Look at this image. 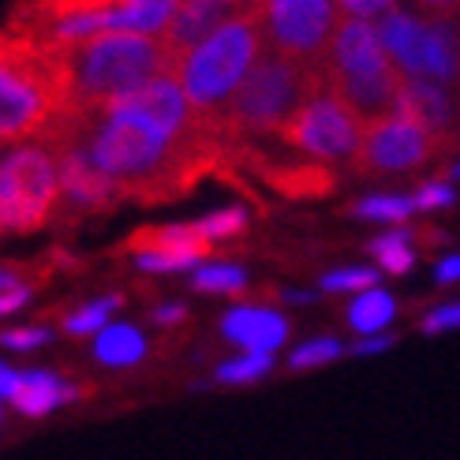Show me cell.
I'll return each mask as SVG.
<instances>
[{"label":"cell","mask_w":460,"mask_h":460,"mask_svg":"<svg viewBox=\"0 0 460 460\" xmlns=\"http://www.w3.org/2000/svg\"><path fill=\"white\" fill-rule=\"evenodd\" d=\"M322 288L326 292H367V288H378V273L367 270V266H352V270H333L322 278Z\"/></svg>","instance_id":"26"},{"label":"cell","mask_w":460,"mask_h":460,"mask_svg":"<svg viewBox=\"0 0 460 460\" xmlns=\"http://www.w3.org/2000/svg\"><path fill=\"white\" fill-rule=\"evenodd\" d=\"M411 236L408 233H385L371 243V255L378 259V266L385 273H408L411 262H416V255H411Z\"/></svg>","instance_id":"23"},{"label":"cell","mask_w":460,"mask_h":460,"mask_svg":"<svg viewBox=\"0 0 460 460\" xmlns=\"http://www.w3.org/2000/svg\"><path fill=\"white\" fill-rule=\"evenodd\" d=\"M146 356V337L131 322H109L102 333H94V359L105 367H135Z\"/></svg>","instance_id":"18"},{"label":"cell","mask_w":460,"mask_h":460,"mask_svg":"<svg viewBox=\"0 0 460 460\" xmlns=\"http://www.w3.org/2000/svg\"><path fill=\"white\" fill-rule=\"evenodd\" d=\"M0 420H4V411H0Z\"/></svg>","instance_id":"40"},{"label":"cell","mask_w":460,"mask_h":460,"mask_svg":"<svg viewBox=\"0 0 460 460\" xmlns=\"http://www.w3.org/2000/svg\"><path fill=\"white\" fill-rule=\"evenodd\" d=\"M378 38L385 45V53L394 57V64L411 79L449 83L460 75V53H456V41L446 27L420 22L416 15L389 8L378 22Z\"/></svg>","instance_id":"10"},{"label":"cell","mask_w":460,"mask_h":460,"mask_svg":"<svg viewBox=\"0 0 460 460\" xmlns=\"http://www.w3.org/2000/svg\"><path fill=\"white\" fill-rule=\"evenodd\" d=\"M337 0H259L262 34L273 53L322 64L341 27Z\"/></svg>","instance_id":"8"},{"label":"cell","mask_w":460,"mask_h":460,"mask_svg":"<svg viewBox=\"0 0 460 460\" xmlns=\"http://www.w3.org/2000/svg\"><path fill=\"white\" fill-rule=\"evenodd\" d=\"M460 330V304H446L423 318V333H449Z\"/></svg>","instance_id":"29"},{"label":"cell","mask_w":460,"mask_h":460,"mask_svg":"<svg viewBox=\"0 0 460 460\" xmlns=\"http://www.w3.org/2000/svg\"><path fill=\"white\" fill-rule=\"evenodd\" d=\"M278 135L292 150H300L307 157L341 161V157H352L359 150L363 117L337 94L333 86H322Z\"/></svg>","instance_id":"9"},{"label":"cell","mask_w":460,"mask_h":460,"mask_svg":"<svg viewBox=\"0 0 460 460\" xmlns=\"http://www.w3.org/2000/svg\"><path fill=\"white\" fill-rule=\"evenodd\" d=\"M385 349H394V337H389V333H371V337H359V341L352 344L356 356H378V352H385Z\"/></svg>","instance_id":"32"},{"label":"cell","mask_w":460,"mask_h":460,"mask_svg":"<svg viewBox=\"0 0 460 460\" xmlns=\"http://www.w3.org/2000/svg\"><path fill=\"white\" fill-rule=\"evenodd\" d=\"M117 307H120V296H102V300H90V304H83L79 311H72L64 318V333H72V337L102 333Z\"/></svg>","instance_id":"20"},{"label":"cell","mask_w":460,"mask_h":460,"mask_svg":"<svg viewBox=\"0 0 460 460\" xmlns=\"http://www.w3.org/2000/svg\"><path fill=\"white\" fill-rule=\"evenodd\" d=\"M154 318L161 322V326H172V322L183 318V307H180V304H165V307H157V311H154Z\"/></svg>","instance_id":"36"},{"label":"cell","mask_w":460,"mask_h":460,"mask_svg":"<svg viewBox=\"0 0 460 460\" xmlns=\"http://www.w3.org/2000/svg\"><path fill=\"white\" fill-rule=\"evenodd\" d=\"M326 79L363 120H378L394 112L404 72L385 53L378 27L359 15H344L326 53Z\"/></svg>","instance_id":"6"},{"label":"cell","mask_w":460,"mask_h":460,"mask_svg":"<svg viewBox=\"0 0 460 460\" xmlns=\"http://www.w3.org/2000/svg\"><path fill=\"white\" fill-rule=\"evenodd\" d=\"M41 143L53 150L79 146L90 165L105 172L124 195L146 202L188 191L214 154L210 128L183 135L120 102L98 112H64L41 131Z\"/></svg>","instance_id":"1"},{"label":"cell","mask_w":460,"mask_h":460,"mask_svg":"<svg viewBox=\"0 0 460 460\" xmlns=\"http://www.w3.org/2000/svg\"><path fill=\"white\" fill-rule=\"evenodd\" d=\"M273 371V356L270 352H240L236 359H225L217 367V382L225 385H247V382H259Z\"/></svg>","instance_id":"22"},{"label":"cell","mask_w":460,"mask_h":460,"mask_svg":"<svg viewBox=\"0 0 460 460\" xmlns=\"http://www.w3.org/2000/svg\"><path fill=\"white\" fill-rule=\"evenodd\" d=\"M416 210V199H401V195H371L356 206L359 217H375V221H404Z\"/></svg>","instance_id":"25"},{"label":"cell","mask_w":460,"mask_h":460,"mask_svg":"<svg viewBox=\"0 0 460 460\" xmlns=\"http://www.w3.org/2000/svg\"><path fill=\"white\" fill-rule=\"evenodd\" d=\"M131 251H161V255H180V259H195L202 262L210 240L202 236L199 225H157V228H139L131 236Z\"/></svg>","instance_id":"17"},{"label":"cell","mask_w":460,"mask_h":460,"mask_svg":"<svg viewBox=\"0 0 460 460\" xmlns=\"http://www.w3.org/2000/svg\"><path fill=\"white\" fill-rule=\"evenodd\" d=\"M397 314V300L382 288H367L359 292L352 307H349V326L359 333V337H371V333H385V326L394 322Z\"/></svg>","instance_id":"19"},{"label":"cell","mask_w":460,"mask_h":460,"mask_svg":"<svg viewBox=\"0 0 460 460\" xmlns=\"http://www.w3.org/2000/svg\"><path fill=\"white\" fill-rule=\"evenodd\" d=\"M12 288H19V278H15L12 270L0 266V292H12Z\"/></svg>","instance_id":"37"},{"label":"cell","mask_w":460,"mask_h":460,"mask_svg":"<svg viewBox=\"0 0 460 460\" xmlns=\"http://www.w3.org/2000/svg\"><path fill=\"white\" fill-rule=\"evenodd\" d=\"M60 195H67V202L83 206V210H98V206L124 199V191L90 165V157L79 146L60 150Z\"/></svg>","instance_id":"12"},{"label":"cell","mask_w":460,"mask_h":460,"mask_svg":"<svg viewBox=\"0 0 460 460\" xmlns=\"http://www.w3.org/2000/svg\"><path fill=\"white\" fill-rule=\"evenodd\" d=\"M322 86H330L326 64H307L285 53H266L251 67V75L240 83L210 128H233V131H281L296 112H300Z\"/></svg>","instance_id":"5"},{"label":"cell","mask_w":460,"mask_h":460,"mask_svg":"<svg viewBox=\"0 0 460 460\" xmlns=\"http://www.w3.org/2000/svg\"><path fill=\"white\" fill-rule=\"evenodd\" d=\"M19 375H22V371H12L8 363H0V401H12L15 385H19Z\"/></svg>","instance_id":"34"},{"label":"cell","mask_w":460,"mask_h":460,"mask_svg":"<svg viewBox=\"0 0 460 460\" xmlns=\"http://www.w3.org/2000/svg\"><path fill=\"white\" fill-rule=\"evenodd\" d=\"M27 300H31V288H27V285H19V288H12V292H0V318L15 314Z\"/></svg>","instance_id":"33"},{"label":"cell","mask_w":460,"mask_h":460,"mask_svg":"<svg viewBox=\"0 0 460 460\" xmlns=\"http://www.w3.org/2000/svg\"><path fill=\"white\" fill-rule=\"evenodd\" d=\"M228 4L233 0H180L172 22L165 27V45L172 49L176 64L183 53H191L202 38H210L228 19Z\"/></svg>","instance_id":"14"},{"label":"cell","mask_w":460,"mask_h":460,"mask_svg":"<svg viewBox=\"0 0 460 460\" xmlns=\"http://www.w3.org/2000/svg\"><path fill=\"white\" fill-rule=\"evenodd\" d=\"M423 4H427V8H434V12H446V8H453V4H456V0H423Z\"/></svg>","instance_id":"38"},{"label":"cell","mask_w":460,"mask_h":460,"mask_svg":"<svg viewBox=\"0 0 460 460\" xmlns=\"http://www.w3.org/2000/svg\"><path fill=\"white\" fill-rule=\"evenodd\" d=\"M394 112H401V117L423 124L427 131L442 135V139H446V131H449V98L434 83H427V79L404 75V83L397 90V102H394Z\"/></svg>","instance_id":"16"},{"label":"cell","mask_w":460,"mask_h":460,"mask_svg":"<svg viewBox=\"0 0 460 460\" xmlns=\"http://www.w3.org/2000/svg\"><path fill=\"white\" fill-rule=\"evenodd\" d=\"M49 330L45 326H31V330H4L0 333V344L4 349H12V352H34V349H45L49 344Z\"/></svg>","instance_id":"28"},{"label":"cell","mask_w":460,"mask_h":460,"mask_svg":"<svg viewBox=\"0 0 460 460\" xmlns=\"http://www.w3.org/2000/svg\"><path fill=\"white\" fill-rule=\"evenodd\" d=\"M67 112V49L0 34V143L41 135Z\"/></svg>","instance_id":"3"},{"label":"cell","mask_w":460,"mask_h":460,"mask_svg":"<svg viewBox=\"0 0 460 460\" xmlns=\"http://www.w3.org/2000/svg\"><path fill=\"white\" fill-rule=\"evenodd\" d=\"M449 202H453L449 183H427V188L416 195V210H442Z\"/></svg>","instance_id":"30"},{"label":"cell","mask_w":460,"mask_h":460,"mask_svg":"<svg viewBox=\"0 0 460 460\" xmlns=\"http://www.w3.org/2000/svg\"><path fill=\"white\" fill-rule=\"evenodd\" d=\"M191 285H195L199 292L233 296V292H243L247 273H243L240 266H228V262H202V266L191 273Z\"/></svg>","instance_id":"21"},{"label":"cell","mask_w":460,"mask_h":460,"mask_svg":"<svg viewBox=\"0 0 460 460\" xmlns=\"http://www.w3.org/2000/svg\"><path fill=\"white\" fill-rule=\"evenodd\" d=\"M221 333L240 344L243 352H278L288 341V322L285 314L270 307H233L221 318Z\"/></svg>","instance_id":"13"},{"label":"cell","mask_w":460,"mask_h":460,"mask_svg":"<svg viewBox=\"0 0 460 460\" xmlns=\"http://www.w3.org/2000/svg\"><path fill=\"white\" fill-rule=\"evenodd\" d=\"M438 281H442V285L460 281V255H453V259H442V262H438Z\"/></svg>","instance_id":"35"},{"label":"cell","mask_w":460,"mask_h":460,"mask_svg":"<svg viewBox=\"0 0 460 460\" xmlns=\"http://www.w3.org/2000/svg\"><path fill=\"white\" fill-rule=\"evenodd\" d=\"M60 199V161L49 143L15 146L0 157V233L41 228Z\"/></svg>","instance_id":"7"},{"label":"cell","mask_w":460,"mask_h":460,"mask_svg":"<svg viewBox=\"0 0 460 460\" xmlns=\"http://www.w3.org/2000/svg\"><path fill=\"white\" fill-rule=\"evenodd\" d=\"M453 172H456V176H460V165H456V169H453Z\"/></svg>","instance_id":"39"},{"label":"cell","mask_w":460,"mask_h":460,"mask_svg":"<svg viewBox=\"0 0 460 460\" xmlns=\"http://www.w3.org/2000/svg\"><path fill=\"white\" fill-rule=\"evenodd\" d=\"M341 352H344L341 341H333V337H314V341L300 344V349H292L288 367H292V371H314V367L333 363Z\"/></svg>","instance_id":"24"},{"label":"cell","mask_w":460,"mask_h":460,"mask_svg":"<svg viewBox=\"0 0 460 460\" xmlns=\"http://www.w3.org/2000/svg\"><path fill=\"white\" fill-rule=\"evenodd\" d=\"M442 143V135L427 131L423 124L401 117V112H385L378 120H367L356 165L359 172H408L423 165L430 154H438Z\"/></svg>","instance_id":"11"},{"label":"cell","mask_w":460,"mask_h":460,"mask_svg":"<svg viewBox=\"0 0 460 460\" xmlns=\"http://www.w3.org/2000/svg\"><path fill=\"white\" fill-rule=\"evenodd\" d=\"M199 228H202V236L206 240H228V236H236V233H243V225H247V217H243V210H217V214H210V217H202V221H195Z\"/></svg>","instance_id":"27"},{"label":"cell","mask_w":460,"mask_h":460,"mask_svg":"<svg viewBox=\"0 0 460 460\" xmlns=\"http://www.w3.org/2000/svg\"><path fill=\"white\" fill-rule=\"evenodd\" d=\"M75 397H79V389L72 382L57 378L53 371H22L8 404L15 411H22V416L41 420V416H49V411H57L60 404H72Z\"/></svg>","instance_id":"15"},{"label":"cell","mask_w":460,"mask_h":460,"mask_svg":"<svg viewBox=\"0 0 460 460\" xmlns=\"http://www.w3.org/2000/svg\"><path fill=\"white\" fill-rule=\"evenodd\" d=\"M262 41H266V34H262V19H259V0H247L210 38H202L191 53L180 57L176 75H180L183 90H188L191 105L199 109V117L214 124V117L233 102L240 83L251 75V67L259 64Z\"/></svg>","instance_id":"4"},{"label":"cell","mask_w":460,"mask_h":460,"mask_svg":"<svg viewBox=\"0 0 460 460\" xmlns=\"http://www.w3.org/2000/svg\"><path fill=\"white\" fill-rule=\"evenodd\" d=\"M337 4H341L344 15H359V19H367V15L389 12V4H394V0H337Z\"/></svg>","instance_id":"31"},{"label":"cell","mask_w":460,"mask_h":460,"mask_svg":"<svg viewBox=\"0 0 460 460\" xmlns=\"http://www.w3.org/2000/svg\"><path fill=\"white\" fill-rule=\"evenodd\" d=\"M161 72H176L165 38L109 31L83 45H67V109L98 112L139 90Z\"/></svg>","instance_id":"2"}]
</instances>
